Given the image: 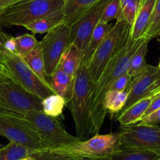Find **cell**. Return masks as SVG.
<instances>
[{"instance_id": "cell-20", "label": "cell", "mask_w": 160, "mask_h": 160, "mask_svg": "<svg viewBox=\"0 0 160 160\" xmlns=\"http://www.w3.org/2000/svg\"><path fill=\"white\" fill-rule=\"evenodd\" d=\"M99 1L100 0H67L62 8L65 21L71 27L88 9Z\"/></svg>"}, {"instance_id": "cell-32", "label": "cell", "mask_w": 160, "mask_h": 160, "mask_svg": "<svg viewBox=\"0 0 160 160\" xmlns=\"http://www.w3.org/2000/svg\"><path fill=\"white\" fill-rule=\"evenodd\" d=\"M131 82H132V77L127 72L116 80V82L111 87L110 90L128 91L131 84Z\"/></svg>"}, {"instance_id": "cell-21", "label": "cell", "mask_w": 160, "mask_h": 160, "mask_svg": "<svg viewBox=\"0 0 160 160\" xmlns=\"http://www.w3.org/2000/svg\"><path fill=\"white\" fill-rule=\"evenodd\" d=\"M27 65L31 69L33 72L39 78V79L47 86H50L48 77L45 72V65L44 61L43 55L41 50L40 43L33 50L27 53L23 56H21Z\"/></svg>"}, {"instance_id": "cell-45", "label": "cell", "mask_w": 160, "mask_h": 160, "mask_svg": "<svg viewBox=\"0 0 160 160\" xmlns=\"http://www.w3.org/2000/svg\"><path fill=\"white\" fill-rule=\"evenodd\" d=\"M67 0H64V2H67Z\"/></svg>"}, {"instance_id": "cell-34", "label": "cell", "mask_w": 160, "mask_h": 160, "mask_svg": "<svg viewBox=\"0 0 160 160\" xmlns=\"http://www.w3.org/2000/svg\"><path fill=\"white\" fill-rule=\"evenodd\" d=\"M3 48L5 51L17 53V44H16L15 37H12L7 35L3 42Z\"/></svg>"}, {"instance_id": "cell-9", "label": "cell", "mask_w": 160, "mask_h": 160, "mask_svg": "<svg viewBox=\"0 0 160 160\" xmlns=\"http://www.w3.org/2000/svg\"><path fill=\"white\" fill-rule=\"evenodd\" d=\"M70 31L71 27L64 20L48 31L39 42L48 78L57 68L61 56L70 43Z\"/></svg>"}, {"instance_id": "cell-39", "label": "cell", "mask_w": 160, "mask_h": 160, "mask_svg": "<svg viewBox=\"0 0 160 160\" xmlns=\"http://www.w3.org/2000/svg\"><path fill=\"white\" fill-rule=\"evenodd\" d=\"M158 93H160V86H159V87H158L157 89H155V90L153 91L151 95L154 96V95H156V94H158Z\"/></svg>"}, {"instance_id": "cell-11", "label": "cell", "mask_w": 160, "mask_h": 160, "mask_svg": "<svg viewBox=\"0 0 160 160\" xmlns=\"http://www.w3.org/2000/svg\"><path fill=\"white\" fill-rule=\"evenodd\" d=\"M0 136H4L9 142L21 144L34 150L48 149L38 135L20 119L1 113Z\"/></svg>"}, {"instance_id": "cell-42", "label": "cell", "mask_w": 160, "mask_h": 160, "mask_svg": "<svg viewBox=\"0 0 160 160\" xmlns=\"http://www.w3.org/2000/svg\"><path fill=\"white\" fill-rule=\"evenodd\" d=\"M159 68V70H160V62H159V67H158Z\"/></svg>"}, {"instance_id": "cell-12", "label": "cell", "mask_w": 160, "mask_h": 160, "mask_svg": "<svg viewBox=\"0 0 160 160\" xmlns=\"http://www.w3.org/2000/svg\"><path fill=\"white\" fill-rule=\"evenodd\" d=\"M109 0H100L88 9L71 26L70 42L80 51L85 52L94 29L99 23L100 18Z\"/></svg>"}, {"instance_id": "cell-4", "label": "cell", "mask_w": 160, "mask_h": 160, "mask_svg": "<svg viewBox=\"0 0 160 160\" xmlns=\"http://www.w3.org/2000/svg\"><path fill=\"white\" fill-rule=\"evenodd\" d=\"M15 118L32 129L50 150L80 141L69 133L56 118L47 115L43 111H28Z\"/></svg>"}, {"instance_id": "cell-27", "label": "cell", "mask_w": 160, "mask_h": 160, "mask_svg": "<svg viewBox=\"0 0 160 160\" xmlns=\"http://www.w3.org/2000/svg\"><path fill=\"white\" fill-rule=\"evenodd\" d=\"M157 37H160V0H156L152 14L142 38L149 42Z\"/></svg>"}, {"instance_id": "cell-24", "label": "cell", "mask_w": 160, "mask_h": 160, "mask_svg": "<svg viewBox=\"0 0 160 160\" xmlns=\"http://www.w3.org/2000/svg\"><path fill=\"white\" fill-rule=\"evenodd\" d=\"M112 25L109 23H99L97 24L95 28L94 29L93 32L92 34V37H91L90 41H89L87 49H86L85 52L84 53V56H83L82 61H85L88 64V61L90 60L91 56L92 53L95 52V50L98 48V45L102 43L108 33L112 28Z\"/></svg>"}, {"instance_id": "cell-19", "label": "cell", "mask_w": 160, "mask_h": 160, "mask_svg": "<svg viewBox=\"0 0 160 160\" xmlns=\"http://www.w3.org/2000/svg\"><path fill=\"white\" fill-rule=\"evenodd\" d=\"M83 56L84 54L82 52L70 42L61 56L58 67L66 74L74 78L81 64Z\"/></svg>"}, {"instance_id": "cell-1", "label": "cell", "mask_w": 160, "mask_h": 160, "mask_svg": "<svg viewBox=\"0 0 160 160\" xmlns=\"http://www.w3.org/2000/svg\"><path fill=\"white\" fill-rule=\"evenodd\" d=\"M143 41V38L134 40L129 35L124 46L109 61L95 83L92 98V135L99 133L106 119L107 113L103 108L105 96L110 90L116 80L128 72L131 56Z\"/></svg>"}, {"instance_id": "cell-18", "label": "cell", "mask_w": 160, "mask_h": 160, "mask_svg": "<svg viewBox=\"0 0 160 160\" xmlns=\"http://www.w3.org/2000/svg\"><path fill=\"white\" fill-rule=\"evenodd\" d=\"M64 20H65V17H64L63 10L61 9L45 17L37 19L23 27L27 30L31 31L33 34H43L49 31Z\"/></svg>"}, {"instance_id": "cell-2", "label": "cell", "mask_w": 160, "mask_h": 160, "mask_svg": "<svg viewBox=\"0 0 160 160\" xmlns=\"http://www.w3.org/2000/svg\"><path fill=\"white\" fill-rule=\"evenodd\" d=\"M94 86L88 64L82 61L75 75L72 97L66 103L74 121L76 137L80 141H85L92 135V98Z\"/></svg>"}, {"instance_id": "cell-38", "label": "cell", "mask_w": 160, "mask_h": 160, "mask_svg": "<svg viewBox=\"0 0 160 160\" xmlns=\"http://www.w3.org/2000/svg\"><path fill=\"white\" fill-rule=\"evenodd\" d=\"M0 75H1V76H4V77H6V78H9L7 70H6V68L5 67L4 64H2V63H0ZM9 79H10V78H9Z\"/></svg>"}, {"instance_id": "cell-26", "label": "cell", "mask_w": 160, "mask_h": 160, "mask_svg": "<svg viewBox=\"0 0 160 160\" xmlns=\"http://www.w3.org/2000/svg\"><path fill=\"white\" fill-rule=\"evenodd\" d=\"M66 100L56 93L48 95L42 100V111L47 115L57 118L62 114Z\"/></svg>"}, {"instance_id": "cell-15", "label": "cell", "mask_w": 160, "mask_h": 160, "mask_svg": "<svg viewBox=\"0 0 160 160\" xmlns=\"http://www.w3.org/2000/svg\"><path fill=\"white\" fill-rule=\"evenodd\" d=\"M49 78L50 87L55 93L62 97L66 100V103L68 102L73 94L74 78L66 74L59 67Z\"/></svg>"}, {"instance_id": "cell-16", "label": "cell", "mask_w": 160, "mask_h": 160, "mask_svg": "<svg viewBox=\"0 0 160 160\" xmlns=\"http://www.w3.org/2000/svg\"><path fill=\"white\" fill-rule=\"evenodd\" d=\"M152 97L153 96H149L142 99L128 108L126 111L117 115L116 118L117 120L120 122V125H131L141 122L142 118L144 117L145 111L150 105Z\"/></svg>"}, {"instance_id": "cell-36", "label": "cell", "mask_w": 160, "mask_h": 160, "mask_svg": "<svg viewBox=\"0 0 160 160\" xmlns=\"http://www.w3.org/2000/svg\"><path fill=\"white\" fill-rule=\"evenodd\" d=\"M7 34L3 32L0 28V63L3 64L4 61V56H3V53H4V48H3V42H4L5 38L6 37Z\"/></svg>"}, {"instance_id": "cell-7", "label": "cell", "mask_w": 160, "mask_h": 160, "mask_svg": "<svg viewBox=\"0 0 160 160\" xmlns=\"http://www.w3.org/2000/svg\"><path fill=\"white\" fill-rule=\"evenodd\" d=\"M28 111H42V99L11 79L0 83V113L16 117Z\"/></svg>"}, {"instance_id": "cell-14", "label": "cell", "mask_w": 160, "mask_h": 160, "mask_svg": "<svg viewBox=\"0 0 160 160\" xmlns=\"http://www.w3.org/2000/svg\"><path fill=\"white\" fill-rule=\"evenodd\" d=\"M156 0H141L135 19L130 30V36L134 40L143 37L154 9Z\"/></svg>"}, {"instance_id": "cell-10", "label": "cell", "mask_w": 160, "mask_h": 160, "mask_svg": "<svg viewBox=\"0 0 160 160\" xmlns=\"http://www.w3.org/2000/svg\"><path fill=\"white\" fill-rule=\"evenodd\" d=\"M122 147L148 150L160 154V126L138 122L120 125Z\"/></svg>"}, {"instance_id": "cell-3", "label": "cell", "mask_w": 160, "mask_h": 160, "mask_svg": "<svg viewBox=\"0 0 160 160\" xmlns=\"http://www.w3.org/2000/svg\"><path fill=\"white\" fill-rule=\"evenodd\" d=\"M64 0H18L0 15V28L25 26L63 8Z\"/></svg>"}, {"instance_id": "cell-31", "label": "cell", "mask_w": 160, "mask_h": 160, "mask_svg": "<svg viewBox=\"0 0 160 160\" xmlns=\"http://www.w3.org/2000/svg\"><path fill=\"white\" fill-rule=\"evenodd\" d=\"M33 157L34 160H80L69 155L57 153L50 149L38 151Z\"/></svg>"}, {"instance_id": "cell-8", "label": "cell", "mask_w": 160, "mask_h": 160, "mask_svg": "<svg viewBox=\"0 0 160 160\" xmlns=\"http://www.w3.org/2000/svg\"><path fill=\"white\" fill-rule=\"evenodd\" d=\"M3 56V64L12 82L42 100L48 95L55 93L50 86L39 79L20 55L4 51Z\"/></svg>"}, {"instance_id": "cell-41", "label": "cell", "mask_w": 160, "mask_h": 160, "mask_svg": "<svg viewBox=\"0 0 160 160\" xmlns=\"http://www.w3.org/2000/svg\"><path fill=\"white\" fill-rule=\"evenodd\" d=\"M6 79H8V78H6V77H4V76H1V75H0V83L2 81H4V80H6Z\"/></svg>"}, {"instance_id": "cell-37", "label": "cell", "mask_w": 160, "mask_h": 160, "mask_svg": "<svg viewBox=\"0 0 160 160\" xmlns=\"http://www.w3.org/2000/svg\"><path fill=\"white\" fill-rule=\"evenodd\" d=\"M17 1H18V0H0V15L8 6L12 5V3H16Z\"/></svg>"}, {"instance_id": "cell-23", "label": "cell", "mask_w": 160, "mask_h": 160, "mask_svg": "<svg viewBox=\"0 0 160 160\" xmlns=\"http://www.w3.org/2000/svg\"><path fill=\"white\" fill-rule=\"evenodd\" d=\"M40 150H34L28 147L9 142L7 145L0 147V160H18L33 156Z\"/></svg>"}, {"instance_id": "cell-6", "label": "cell", "mask_w": 160, "mask_h": 160, "mask_svg": "<svg viewBox=\"0 0 160 160\" xmlns=\"http://www.w3.org/2000/svg\"><path fill=\"white\" fill-rule=\"evenodd\" d=\"M121 147L120 133L112 132L107 134H95L85 141H78L52 151L80 160H91L109 156Z\"/></svg>"}, {"instance_id": "cell-29", "label": "cell", "mask_w": 160, "mask_h": 160, "mask_svg": "<svg viewBox=\"0 0 160 160\" xmlns=\"http://www.w3.org/2000/svg\"><path fill=\"white\" fill-rule=\"evenodd\" d=\"M16 44H17V53L20 56H23L34 50L39 42L36 39L34 35L25 34L16 36Z\"/></svg>"}, {"instance_id": "cell-35", "label": "cell", "mask_w": 160, "mask_h": 160, "mask_svg": "<svg viewBox=\"0 0 160 160\" xmlns=\"http://www.w3.org/2000/svg\"><path fill=\"white\" fill-rule=\"evenodd\" d=\"M159 108H160V93H158L152 97V100L148 109H147L146 111H145V115H144V117L148 115L151 114V113L154 112L155 111L159 109ZM143 118H142V119H143Z\"/></svg>"}, {"instance_id": "cell-43", "label": "cell", "mask_w": 160, "mask_h": 160, "mask_svg": "<svg viewBox=\"0 0 160 160\" xmlns=\"http://www.w3.org/2000/svg\"><path fill=\"white\" fill-rule=\"evenodd\" d=\"M158 160H160V154H159V159Z\"/></svg>"}, {"instance_id": "cell-5", "label": "cell", "mask_w": 160, "mask_h": 160, "mask_svg": "<svg viewBox=\"0 0 160 160\" xmlns=\"http://www.w3.org/2000/svg\"><path fill=\"white\" fill-rule=\"evenodd\" d=\"M131 26L122 17H118L116 23L91 56L88 69L94 83L98 81L109 61L124 46L130 35Z\"/></svg>"}, {"instance_id": "cell-33", "label": "cell", "mask_w": 160, "mask_h": 160, "mask_svg": "<svg viewBox=\"0 0 160 160\" xmlns=\"http://www.w3.org/2000/svg\"><path fill=\"white\" fill-rule=\"evenodd\" d=\"M139 122L147 124V125H156L159 123L160 122V108L154 112L144 117Z\"/></svg>"}, {"instance_id": "cell-17", "label": "cell", "mask_w": 160, "mask_h": 160, "mask_svg": "<svg viewBox=\"0 0 160 160\" xmlns=\"http://www.w3.org/2000/svg\"><path fill=\"white\" fill-rule=\"evenodd\" d=\"M159 158V153L153 151L122 147L120 150L109 156L91 160H158Z\"/></svg>"}, {"instance_id": "cell-28", "label": "cell", "mask_w": 160, "mask_h": 160, "mask_svg": "<svg viewBox=\"0 0 160 160\" xmlns=\"http://www.w3.org/2000/svg\"><path fill=\"white\" fill-rule=\"evenodd\" d=\"M120 13L118 17H122L131 27L135 19L141 0H120ZM117 17V18H118Z\"/></svg>"}, {"instance_id": "cell-13", "label": "cell", "mask_w": 160, "mask_h": 160, "mask_svg": "<svg viewBox=\"0 0 160 160\" xmlns=\"http://www.w3.org/2000/svg\"><path fill=\"white\" fill-rule=\"evenodd\" d=\"M160 86V70L148 64L143 72L132 78L128 90V100L120 113L123 112L142 99L152 96V93ZM119 113V114H120Z\"/></svg>"}, {"instance_id": "cell-30", "label": "cell", "mask_w": 160, "mask_h": 160, "mask_svg": "<svg viewBox=\"0 0 160 160\" xmlns=\"http://www.w3.org/2000/svg\"><path fill=\"white\" fill-rule=\"evenodd\" d=\"M120 13V0H109L107 4H106L104 10H103L99 22L105 24L109 23L112 20L117 19Z\"/></svg>"}, {"instance_id": "cell-25", "label": "cell", "mask_w": 160, "mask_h": 160, "mask_svg": "<svg viewBox=\"0 0 160 160\" xmlns=\"http://www.w3.org/2000/svg\"><path fill=\"white\" fill-rule=\"evenodd\" d=\"M148 41L144 39L142 43L131 56L128 74H129L132 78L143 72L147 67L148 64L146 63L145 56L148 52Z\"/></svg>"}, {"instance_id": "cell-44", "label": "cell", "mask_w": 160, "mask_h": 160, "mask_svg": "<svg viewBox=\"0 0 160 160\" xmlns=\"http://www.w3.org/2000/svg\"><path fill=\"white\" fill-rule=\"evenodd\" d=\"M2 147V145H1V144H0V147Z\"/></svg>"}, {"instance_id": "cell-40", "label": "cell", "mask_w": 160, "mask_h": 160, "mask_svg": "<svg viewBox=\"0 0 160 160\" xmlns=\"http://www.w3.org/2000/svg\"><path fill=\"white\" fill-rule=\"evenodd\" d=\"M18 160H34V158L33 156H29V157H26V158H20V159H18Z\"/></svg>"}, {"instance_id": "cell-22", "label": "cell", "mask_w": 160, "mask_h": 160, "mask_svg": "<svg viewBox=\"0 0 160 160\" xmlns=\"http://www.w3.org/2000/svg\"><path fill=\"white\" fill-rule=\"evenodd\" d=\"M128 96V91H109L103 100L104 110L112 115V117L117 116L126 104Z\"/></svg>"}]
</instances>
